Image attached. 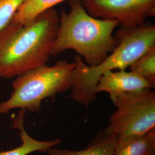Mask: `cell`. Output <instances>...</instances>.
<instances>
[{
	"label": "cell",
	"instance_id": "6da1fadb",
	"mask_svg": "<svg viewBox=\"0 0 155 155\" xmlns=\"http://www.w3.org/2000/svg\"><path fill=\"white\" fill-rule=\"evenodd\" d=\"M59 25L54 8L25 24L9 22L0 31V77H17L47 64Z\"/></svg>",
	"mask_w": 155,
	"mask_h": 155
},
{
	"label": "cell",
	"instance_id": "7a4b0ae2",
	"mask_svg": "<svg viewBox=\"0 0 155 155\" xmlns=\"http://www.w3.org/2000/svg\"><path fill=\"white\" fill-rule=\"evenodd\" d=\"M70 11L61 10L59 25L51 56L72 50L88 66L100 64L115 48L117 41L113 33L119 23L89 15L81 0H69Z\"/></svg>",
	"mask_w": 155,
	"mask_h": 155
},
{
	"label": "cell",
	"instance_id": "3957f363",
	"mask_svg": "<svg viewBox=\"0 0 155 155\" xmlns=\"http://www.w3.org/2000/svg\"><path fill=\"white\" fill-rule=\"evenodd\" d=\"M117 45L100 64L90 66L81 56L76 55V66L72 74L70 98L85 106L94 102L95 87L100 77L109 71L126 70L127 67L155 46V26L144 22L134 28H122L115 35Z\"/></svg>",
	"mask_w": 155,
	"mask_h": 155
},
{
	"label": "cell",
	"instance_id": "277c9868",
	"mask_svg": "<svg viewBox=\"0 0 155 155\" xmlns=\"http://www.w3.org/2000/svg\"><path fill=\"white\" fill-rule=\"evenodd\" d=\"M75 66V61L61 60L53 66L45 64L17 77L10 97L0 102V115L15 109L39 113L45 100L71 89Z\"/></svg>",
	"mask_w": 155,
	"mask_h": 155
},
{
	"label": "cell",
	"instance_id": "5b68a950",
	"mask_svg": "<svg viewBox=\"0 0 155 155\" xmlns=\"http://www.w3.org/2000/svg\"><path fill=\"white\" fill-rule=\"evenodd\" d=\"M116 107L105 131L116 139L141 135L155 129V93L152 89L122 94L111 100Z\"/></svg>",
	"mask_w": 155,
	"mask_h": 155
},
{
	"label": "cell",
	"instance_id": "8992f818",
	"mask_svg": "<svg viewBox=\"0 0 155 155\" xmlns=\"http://www.w3.org/2000/svg\"><path fill=\"white\" fill-rule=\"evenodd\" d=\"M84 8L94 17L118 21L122 28L143 24L155 17V0H81Z\"/></svg>",
	"mask_w": 155,
	"mask_h": 155
},
{
	"label": "cell",
	"instance_id": "52a82bcc",
	"mask_svg": "<svg viewBox=\"0 0 155 155\" xmlns=\"http://www.w3.org/2000/svg\"><path fill=\"white\" fill-rule=\"evenodd\" d=\"M155 86L144 78L126 70L109 71L104 73L95 87V92H106L111 100L122 94L152 89Z\"/></svg>",
	"mask_w": 155,
	"mask_h": 155
},
{
	"label": "cell",
	"instance_id": "ba28073f",
	"mask_svg": "<svg viewBox=\"0 0 155 155\" xmlns=\"http://www.w3.org/2000/svg\"><path fill=\"white\" fill-rule=\"evenodd\" d=\"M26 110L20 109L17 116L14 119L12 126L19 130L21 144L15 149L0 152V155H28L35 152H45L51 148L61 144V139L40 141L33 139L26 132L24 127V117Z\"/></svg>",
	"mask_w": 155,
	"mask_h": 155
},
{
	"label": "cell",
	"instance_id": "9c48e42d",
	"mask_svg": "<svg viewBox=\"0 0 155 155\" xmlns=\"http://www.w3.org/2000/svg\"><path fill=\"white\" fill-rule=\"evenodd\" d=\"M155 130L117 139L113 155H155Z\"/></svg>",
	"mask_w": 155,
	"mask_h": 155
},
{
	"label": "cell",
	"instance_id": "30bf717a",
	"mask_svg": "<svg viewBox=\"0 0 155 155\" xmlns=\"http://www.w3.org/2000/svg\"><path fill=\"white\" fill-rule=\"evenodd\" d=\"M117 139L106 131L100 132L83 150H70L54 147L47 150L49 155H113Z\"/></svg>",
	"mask_w": 155,
	"mask_h": 155
},
{
	"label": "cell",
	"instance_id": "8fae6325",
	"mask_svg": "<svg viewBox=\"0 0 155 155\" xmlns=\"http://www.w3.org/2000/svg\"><path fill=\"white\" fill-rule=\"evenodd\" d=\"M66 0H25L12 21L20 24H25L33 20L41 13Z\"/></svg>",
	"mask_w": 155,
	"mask_h": 155
},
{
	"label": "cell",
	"instance_id": "7c38bea8",
	"mask_svg": "<svg viewBox=\"0 0 155 155\" xmlns=\"http://www.w3.org/2000/svg\"><path fill=\"white\" fill-rule=\"evenodd\" d=\"M130 71L134 72L155 85V46L145 52L130 67Z\"/></svg>",
	"mask_w": 155,
	"mask_h": 155
},
{
	"label": "cell",
	"instance_id": "4fadbf2b",
	"mask_svg": "<svg viewBox=\"0 0 155 155\" xmlns=\"http://www.w3.org/2000/svg\"><path fill=\"white\" fill-rule=\"evenodd\" d=\"M25 0H0V31L11 22Z\"/></svg>",
	"mask_w": 155,
	"mask_h": 155
}]
</instances>
